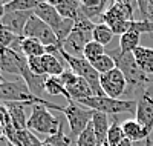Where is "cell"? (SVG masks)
<instances>
[{"label": "cell", "mask_w": 153, "mask_h": 146, "mask_svg": "<svg viewBox=\"0 0 153 146\" xmlns=\"http://www.w3.org/2000/svg\"><path fill=\"white\" fill-rule=\"evenodd\" d=\"M109 56L113 59L117 68L124 74L126 77V82H127V91L124 96H135V94H139L141 96L143 92L147 89V85L152 83L153 78L147 77L139 66L136 65L135 59H133V54H124L120 49H113L109 52Z\"/></svg>", "instance_id": "obj_1"}, {"label": "cell", "mask_w": 153, "mask_h": 146, "mask_svg": "<svg viewBox=\"0 0 153 146\" xmlns=\"http://www.w3.org/2000/svg\"><path fill=\"white\" fill-rule=\"evenodd\" d=\"M0 103H28L31 106L43 105L48 109L65 112V106H60V105L52 103L46 99H40V97L34 96L28 89L26 83L19 82V80H16V82L6 80L5 83L0 85Z\"/></svg>", "instance_id": "obj_2"}, {"label": "cell", "mask_w": 153, "mask_h": 146, "mask_svg": "<svg viewBox=\"0 0 153 146\" xmlns=\"http://www.w3.org/2000/svg\"><path fill=\"white\" fill-rule=\"evenodd\" d=\"M81 106L92 111L103 112L106 115L117 117L118 114H133L136 112V100L135 99H110L106 96H94L84 100L76 102Z\"/></svg>", "instance_id": "obj_3"}, {"label": "cell", "mask_w": 153, "mask_h": 146, "mask_svg": "<svg viewBox=\"0 0 153 146\" xmlns=\"http://www.w3.org/2000/svg\"><path fill=\"white\" fill-rule=\"evenodd\" d=\"M133 6L135 3L120 0V2H113L109 5L107 11L103 16V23H106L109 28L113 31V34L123 35L129 31V23L133 19Z\"/></svg>", "instance_id": "obj_4"}, {"label": "cell", "mask_w": 153, "mask_h": 146, "mask_svg": "<svg viewBox=\"0 0 153 146\" xmlns=\"http://www.w3.org/2000/svg\"><path fill=\"white\" fill-rule=\"evenodd\" d=\"M61 123L60 120L51 114V111L43 105H35L31 108V115L28 117V129L38 132L46 137H51L58 132Z\"/></svg>", "instance_id": "obj_5"}, {"label": "cell", "mask_w": 153, "mask_h": 146, "mask_svg": "<svg viewBox=\"0 0 153 146\" xmlns=\"http://www.w3.org/2000/svg\"><path fill=\"white\" fill-rule=\"evenodd\" d=\"M61 56L65 59V62L68 63V66L71 68V71L87 82V85L91 86V89L94 91L95 96H104L103 91H101V86H100V74L95 71V68L91 65V62H87L84 57L68 56L66 52H63V51H61Z\"/></svg>", "instance_id": "obj_6"}, {"label": "cell", "mask_w": 153, "mask_h": 146, "mask_svg": "<svg viewBox=\"0 0 153 146\" xmlns=\"http://www.w3.org/2000/svg\"><path fill=\"white\" fill-rule=\"evenodd\" d=\"M63 114L68 118L71 138H78V135L89 126V123L92 122V117H94L92 109H87L74 100L68 102V106H65V112Z\"/></svg>", "instance_id": "obj_7"}, {"label": "cell", "mask_w": 153, "mask_h": 146, "mask_svg": "<svg viewBox=\"0 0 153 146\" xmlns=\"http://www.w3.org/2000/svg\"><path fill=\"white\" fill-rule=\"evenodd\" d=\"M23 37L38 40L45 46H60V42H58L54 29L51 28V26H48L45 22H42L38 17H35V16H32L28 20L26 26H25Z\"/></svg>", "instance_id": "obj_8"}, {"label": "cell", "mask_w": 153, "mask_h": 146, "mask_svg": "<svg viewBox=\"0 0 153 146\" xmlns=\"http://www.w3.org/2000/svg\"><path fill=\"white\" fill-rule=\"evenodd\" d=\"M100 86H101L103 94L106 97H110V99H120L127 91L126 77L118 68H115L106 74H101L100 75Z\"/></svg>", "instance_id": "obj_9"}, {"label": "cell", "mask_w": 153, "mask_h": 146, "mask_svg": "<svg viewBox=\"0 0 153 146\" xmlns=\"http://www.w3.org/2000/svg\"><path fill=\"white\" fill-rule=\"evenodd\" d=\"M60 80L65 85L71 100H74V102H80V100H84V99L95 96L94 91L91 89V86L87 85V82L83 80V78L78 77L76 74H74L71 69L63 72L60 75Z\"/></svg>", "instance_id": "obj_10"}, {"label": "cell", "mask_w": 153, "mask_h": 146, "mask_svg": "<svg viewBox=\"0 0 153 146\" xmlns=\"http://www.w3.org/2000/svg\"><path fill=\"white\" fill-rule=\"evenodd\" d=\"M135 120L141 123V126L152 134L153 131V91L147 88L136 100V112Z\"/></svg>", "instance_id": "obj_11"}, {"label": "cell", "mask_w": 153, "mask_h": 146, "mask_svg": "<svg viewBox=\"0 0 153 146\" xmlns=\"http://www.w3.org/2000/svg\"><path fill=\"white\" fill-rule=\"evenodd\" d=\"M91 40H92V32L83 31V29L75 28V26H74V31L71 32V35L66 38V40L61 43L60 49L63 52H66L68 56L83 57V51H84L86 45Z\"/></svg>", "instance_id": "obj_12"}, {"label": "cell", "mask_w": 153, "mask_h": 146, "mask_svg": "<svg viewBox=\"0 0 153 146\" xmlns=\"http://www.w3.org/2000/svg\"><path fill=\"white\" fill-rule=\"evenodd\" d=\"M5 138L12 146H43V140L38 138L31 129H17L9 120L5 126Z\"/></svg>", "instance_id": "obj_13"}, {"label": "cell", "mask_w": 153, "mask_h": 146, "mask_svg": "<svg viewBox=\"0 0 153 146\" xmlns=\"http://www.w3.org/2000/svg\"><path fill=\"white\" fill-rule=\"evenodd\" d=\"M28 65V59L22 52H16L11 48L0 52V71L3 74L20 75L22 69Z\"/></svg>", "instance_id": "obj_14"}, {"label": "cell", "mask_w": 153, "mask_h": 146, "mask_svg": "<svg viewBox=\"0 0 153 146\" xmlns=\"http://www.w3.org/2000/svg\"><path fill=\"white\" fill-rule=\"evenodd\" d=\"M34 16L32 11H25V12H6L3 19L0 20V26L12 34H16L19 37H23L25 26H26L28 20Z\"/></svg>", "instance_id": "obj_15"}, {"label": "cell", "mask_w": 153, "mask_h": 146, "mask_svg": "<svg viewBox=\"0 0 153 146\" xmlns=\"http://www.w3.org/2000/svg\"><path fill=\"white\" fill-rule=\"evenodd\" d=\"M34 16L38 17L42 22H45L52 29H55L57 26L61 23V20H63V17L58 14L57 9L49 2H38L37 8L34 9Z\"/></svg>", "instance_id": "obj_16"}, {"label": "cell", "mask_w": 153, "mask_h": 146, "mask_svg": "<svg viewBox=\"0 0 153 146\" xmlns=\"http://www.w3.org/2000/svg\"><path fill=\"white\" fill-rule=\"evenodd\" d=\"M20 77H22V80L26 83L28 89L32 92L34 96L43 99L42 96H43V92H45V85H46L48 75H35V74H32V72L29 71V68H28V65H26V66L22 69Z\"/></svg>", "instance_id": "obj_17"}, {"label": "cell", "mask_w": 153, "mask_h": 146, "mask_svg": "<svg viewBox=\"0 0 153 146\" xmlns=\"http://www.w3.org/2000/svg\"><path fill=\"white\" fill-rule=\"evenodd\" d=\"M132 54H133L136 65L139 66V69H141L147 77L153 78V48L139 46L132 52Z\"/></svg>", "instance_id": "obj_18"}, {"label": "cell", "mask_w": 153, "mask_h": 146, "mask_svg": "<svg viewBox=\"0 0 153 146\" xmlns=\"http://www.w3.org/2000/svg\"><path fill=\"white\" fill-rule=\"evenodd\" d=\"M9 111L11 122L17 129H28V117H26V109L32 108L28 103H5Z\"/></svg>", "instance_id": "obj_19"}, {"label": "cell", "mask_w": 153, "mask_h": 146, "mask_svg": "<svg viewBox=\"0 0 153 146\" xmlns=\"http://www.w3.org/2000/svg\"><path fill=\"white\" fill-rule=\"evenodd\" d=\"M123 131L127 140H130L132 143L135 141H141V140H147L150 137L149 132L141 126V123H138L135 118H127L123 122Z\"/></svg>", "instance_id": "obj_20"}, {"label": "cell", "mask_w": 153, "mask_h": 146, "mask_svg": "<svg viewBox=\"0 0 153 146\" xmlns=\"http://www.w3.org/2000/svg\"><path fill=\"white\" fill-rule=\"evenodd\" d=\"M92 126L95 131V135L98 140V144H104L107 140V132L110 128V122H109V115L103 114V112H98L94 111V117H92Z\"/></svg>", "instance_id": "obj_21"}, {"label": "cell", "mask_w": 153, "mask_h": 146, "mask_svg": "<svg viewBox=\"0 0 153 146\" xmlns=\"http://www.w3.org/2000/svg\"><path fill=\"white\" fill-rule=\"evenodd\" d=\"M49 3L57 9V12L63 19L69 20H75L78 17V12L81 8V2H78V0H60V2H49Z\"/></svg>", "instance_id": "obj_22"}, {"label": "cell", "mask_w": 153, "mask_h": 146, "mask_svg": "<svg viewBox=\"0 0 153 146\" xmlns=\"http://www.w3.org/2000/svg\"><path fill=\"white\" fill-rule=\"evenodd\" d=\"M107 8V3L103 0H83L81 2V12L92 22L95 19H103Z\"/></svg>", "instance_id": "obj_23"}, {"label": "cell", "mask_w": 153, "mask_h": 146, "mask_svg": "<svg viewBox=\"0 0 153 146\" xmlns=\"http://www.w3.org/2000/svg\"><path fill=\"white\" fill-rule=\"evenodd\" d=\"M43 68H45V74L48 77H60L65 72V59L63 57H54L45 54L43 57Z\"/></svg>", "instance_id": "obj_24"}, {"label": "cell", "mask_w": 153, "mask_h": 146, "mask_svg": "<svg viewBox=\"0 0 153 146\" xmlns=\"http://www.w3.org/2000/svg\"><path fill=\"white\" fill-rule=\"evenodd\" d=\"M139 38L141 34L136 31H127L120 37V51L124 54H132V52L139 48Z\"/></svg>", "instance_id": "obj_25"}, {"label": "cell", "mask_w": 153, "mask_h": 146, "mask_svg": "<svg viewBox=\"0 0 153 146\" xmlns=\"http://www.w3.org/2000/svg\"><path fill=\"white\" fill-rule=\"evenodd\" d=\"M45 92L49 94L51 97H65L68 102L71 100L68 91L65 88V85L61 83L60 77H48L46 78V85H45Z\"/></svg>", "instance_id": "obj_26"}, {"label": "cell", "mask_w": 153, "mask_h": 146, "mask_svg": "<svg viewBox=\"0 0 153 146\" xmlns=\"http://www.w3.org/2000/svg\"><path fill=\"white\" fill-rule=\"evenodd\" d=\"M22 52L25 54V57H42L46 54V46L42 45L38 40L34 38H23L22 42Z\"/></svg>", "instance_id": "obj_27"}, {"label": "cell", "mask_w": 153, "mask_h": 146, "mask_svg": "<svg viewBox=\"0 0 153 146\" xmlns=\"http://www.w3.org/2000/svg\"><path fill=\"white\" fill-rule=\"evenodd\" d=\"M124 138H126V135H124L123 126L117 120V117H113L112 122H110V128H109V132H107L106 143H107V146H118Z\"/></svg>", "instance_id": "obj_28"}, {"label": "cell", "mask_w": 153, "mask_h": 146, "mask_svg": "<svg viewBox=\"0 0 153 146\" xmlns=\"http://www.w3.org/2000/svg\"><path fill=\"white\" fill-rule=\"evenodd\" d=\"M113 35H115L113 31L109 28L106 23L101 22V23H97V26H95V29L92 32V40H95L97 43L106 46V45H109L112 42Z\"/></svg>", "instance_id": "obj_29"}, {"label": "cell", "mask_w": 153, "mask_h": 146, "mask_svg": "<svg viewBox=\"0 0 153 146\" xmlns=\"http://www.w3.org/2000/svg\"><path fill=\"white\" fill-rule=\"evenodd\" d=\"M38 0H12L8 2L5 9L6 12H25V11H32L37 8Z\"/></svg>", "instance_id": "obj_30"}, {"label": "cell", "mask_w": 153, "mask_h": 146, "mask_svg": "<svg viewBox=\"0 0 153 146\" xmlns=\"http://www.w3.org/2000/svg\"><path fill=\"white\" fill-rule=\"evenodd\" d=\"M91 65L94 66L95 71H97L100 75H101V74H106V72H109V71H112V69L117 68V65H115L113 59H112L109 54H104V56L95 59L94 62H91Z\"/></svg>", "instance_id": "obj_31"}, {"label": "cell", "mask_w": 153, "mask_h": 146, "mask_svg": "<svg viewBox=\"0 0 153 146\" xmlns=\"http://www.w3.org/2000/svg\"><path fill=\"white\" fill-rule=\"evenodd\" d=\"M104 54H106L104 46L100 45V43H97L95 40H91V42H89V43L86 45L84 51H83V57H84L87 62H94L95 59H98V57H101V56H104Z\"/></svg>", "instance_id": "obj_32"}, {"label": "cell", "mask_w": 153, "mask_h": 146, "mask_svg": "<svg viewBox=\"0 0 153 146\" xmlns=\"http://www.w3.org/2000/svg\"><path fill=\"white\" fill-rule=\"evenodd\" d=\"M97 144H98V140L95 135L94 126H92V123H89V126L76 138V146H97Z\"/></svg>", "instance_id": "obj_33"}, {"label": "cell", "mask_w": 153, "mask_h": 146, "mask_svg": "<svg viewBox=\"0 0 153 146\" xmlns=\"http://www.w3.org/2000/svg\"><path fill=\"white\" fill-rule=\"evenodd\" d=\"M43 141H46L51 146H71L72 138H71V135H66L65 134V129H63V125H61L57 134L51 135V137H46Z\"/></svg>", "instance_id": "obj_34"}, {"label": "cell", "mask_w": 153, "mask_h": 146, "mask_svg": "<svg viewBox=\"0 0 153 146\" xmlns=\"http://www.w3.org/2000/svg\"><path fill=\"white\" fill-rule=\"evenodd\" d=\"M129 31H136L139 34H153V22H144V20H132L129 23Z\"/></svg>", "instance_id": "obj_35"}, {"label": "cell", "mask_w": 153, "mask_h": 146, "mask_svg": "<svg viewBox=\"0 0 153 146\" xmlns=\"http://www.w3.org/2000/svg\"><path fill=\"white\" fill-rule=\"evenodd\" d=\"M16 37H19V35L12 34L11 31H8V29H5V28H2V26H0V52L9 49L11 45L14 43Z\"/></svg>", "instance_id": "obj_36"}, {"label": "cell", "mask_w": 153, "mask_h": 146, "mask_svg": "<svg viewBox=\"0 0 153 146\" xmlns=\"http://www.w3.org/2000/svg\"><path fill=\"white\" fill-rule=\"evenodd\" d=\"M136 5L141 9L143 20L144 22H153V2H149V0H138Z\"/></svg>", "instance_id": "obj_37"}, {"label": "cell", "mask_w": 153, "mask_h": 146, "mask_svg": "<svg viewBox=\"0 0 153 146\" xmlns=\"http://www.w3.org/2000/svg\"><path fill=\"white\" fill-rule=\"evenodd\" d=\"M42 57H28V68L35 75H46L45 74V68H43V59Z\"/></svg>", "instance_id": "obj_38"}, {"label": "cell", "mask_w": 153, "mask_h": 146, "mask_svg": "<svg viewBox=\"0 0 153 146\" xmlns=\"http://www.w3.org/2000/svg\"><path fill=\"white\" fill-rule=\"evenodd\" d=\"M9 120H11V117H9V111L6 108V105L5 103H0V125L5 126Z\"/></svg>", "instance_id": "obj_39"}, {"label": "cell", "mask_w": 153, "mask_h": 146, "mask_svg": "<svg viewBox=\"0 0 153 146\" xmlns=\"http://www.w3.org/2000/svg\"><path fill=\"white\" fill-rule=\"evenodd\" d=\"M5 6H6V3H3L2 0H0V20L3 19V16L6 14V9H5Z\"/></svg>", "instance_id": "obj_40"}, {"label": "cell", "mask_w": 153, "mask_h": 146, "mask_svg": "<svg viewBox=\"0 0 153 146\" xmlns=\"http://www.w3.org/2000/svg\"><path fill=\"white\" fill-rule=\"evenodd\" d=\"M118 146H133V143H132L130 140H127V138H124V140H123V141H121V143H120Z\"/></svg>", "instance_id": "obj_41"}, {"label": "cell", "mask_w": 153, "mask_h": 146, "mask_svg": "<svg viewBox=\"0 0 153 146\" xmlns=\"http://www.w3.org/2000/svg\"><path fill=\"white\" fill-rule=\"evenodd\" d=\"M0 146H11V144L6 138H0Z\"/></svg>", "instance_id": "obj_42"}, {"label": "cell", "mask_w": 153, "mask_h": 146, "mask_svg": "<svg viewBox=\"0 0 153 146\" xmlns=\"http://www.w3.org/2000/svg\"><path fill=\"white\" fill-rule=\"evenodd\" d=\"M0 138H5V128H3V125H0Z\"/></svg>", "instance_id": "obj_43"}, {"label": "cell", "mask_w": 153, "mask_h": 146, "mask_svg": "<svg viewBox=\"0 0 153 146\" xmlns=\"http://www.w3.org/2000/svg\"><path fill=\"white\" fill-rule=\"evenodd\" d=\"M6 82V78H5V75H3V72L2 71H0V85H2V83H5Z\"/></svg>", "instance_id": "obj_44"}, {"label": "cell", "mask_w": 153, "mask_h": 146, "mask_svg": "<svg viewBox=\"0 0 153 146\" xmlns=\"http://www.w3.org/2000/svg\"><path fill=\"white\" fill-rule=\"evenodd\" d=\"M146 146H153V143H152V140H150V137L146 140Z\"/></svg>", "instance_id": "obj_45"}, {"label": "cell", "mask_w": 153, "mask_h": 146, "mask_svg": "<svg viewBox=\"0 0 153 146\" xmlns=\"http://www.w3.org/2000/svg\"><path fill=\"white\" fill-rule=\"evenodd\" d=\"M43 146H51V144H48L46 141H43Z\"/></svg>", "instance_id": "obj_46"}, {"label": "cell", "mask_w": 153, "mask_h": 146, "mask_svg": "<svg viewBox=\"0 0 153 146\" xmlns=\"http://www.w3.org/2000/svg\"><path fill=\"white\" fill-rule=\"evenodd\" d=\"M97 146H107V143H104V144H97Z\"/></svg>", "instance_id": "obj_47"}, {"label": "cell", "mask_w": 153, "mask_h": 146, "mask_svg": "<svg viewBox=\"0 0 153 146\" xmlns=\"http://www.w3.org/2000/svg\"><path fill=\"white\" fill-rule=\"evenodd\" d=\"M150 85H152V86H153V80H152V83H150Z\"/></svg>", "instance_id": "obj_48"}, {"label": "cell", "mask_w": 153, "mask_h": 146, "mask_svg": "<svg viewBox=\"0 0 153 146\" xmlns=\"http://www.w3.org/2000/svg\"><path fill=\"white\" fill-rule=\"evenodd\" d=\"M11 146H12V144H11Z\"/></svg>", "instance_id": "obj_49"}]
</instances>
